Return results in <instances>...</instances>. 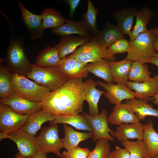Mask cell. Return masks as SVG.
I'll return each mask as SVG.
<instances>
[{"label":"cell","mask_w":158,"mask_h":158,"mask_svg":"<svg viewBox=\"0 0 158 158\" xmlns=\"http://www.w3.org/2000/svg\"><path fill=\"white\" fill-rule=\"evenodd\" d=\"M85 87L83 79H69L45 96L41 102L42 109L55 115L79 114L85 101Z\"/></svg>","instance_id":"6da1fadb"},{"label":"cell","mask_w":158,"mask_h":158,"mask_svg":"<svg viewBox=\"0 0 158 158\" xmlns=\"http://www.w3.org/2000/svg\"><path fill=\"white\" fill-rule=\"evenodd\" d=\"M6 18L11 30V36L4 62L11 73L26 77L31 71V63L24 51L23 34L10 18L7 17Z\"/></svg>","instance_id":"7a4b0ae2"},{"label":"cell","mask_w":158,"mask_h":158,"mask_svg":"<svg viewBox=\"0 0 158 158\" xmlns=\"http://www.w3.org/2000/svg\"><path fill=\"white\" fill-rule=\"evenodd\" d=\"M31 71L26 77L37 84L54 91L69 79L63 74L57 66L42 67L31 63Z\"/></svg>","instance_id":"3957f363"},{"label":"cell","mask_w":158,"mask_h":158,"mask_svg":"<svg viewBox=\"0 0 158 158\" xmlns=\"http://www.w3.org/2000/svg\"><path fill=\"white\" fill-rule=\"evenodd\" d=\"M155 38L148 30L138 35L133 40L129 42L130 47L125 58L144 64L149 63L157 53L153 47Z\"/></svg>","instance_id":"277c9868"},{"label":"cell","mask_w":158,"mask_h":158,"mask_svg":"<svg viewBox=\"0 0 158 158\" xmlns=\"http://www.w3.org/2000/svg\"><path fill=\"white\" fill-rule=\"evenodd\" d=\"M71 55L78 61L85 63H93L103 59L116 61L108 49L101 46L95 36L79 47Z\"/></svg>","instance_id":"5b68a950"},{"label":"cell","mask_w":158,"mask_h":158,"mask_svg":"<svg viewBox=\"0 0 158 158\" xmlns=\"http://www.w3.org/2000/svg\"><path fill=\"white\" fill-rule=\"evenodd\" d=\"M11 78L14 91L30 101L41 102L50 92L26 77L11 73Z\"/></svg>","instance_id":"8992f818"},{"label":"cell","mask_w":158,"mask_h":158,"mask_svg":"<svg viewBox=\"0 0 158 158\" xmlns=\"http://www.w3.org/2000/svg\"><path fill=\"white\" fill-rule=\"evenodd\" d=\"M36 140L39 150L46 154L53 153L62 158L60 150L63 146L62 140L59 136L57 124L44 127L36 137Z\"/></svg>","instance_id":"52a82bcc"},{"label":"cell","mask_w":158,"mask_h":158,"mask_svg":"<svg viewBox=\"0 0 158 158\" xmlns=\"http://www.w3.org/2000/svg\"><path fill=\"white\" fill-rule=\"evenodd\" d=\"M30 116L15 112L9 106L0 103V130L9 134L21 129Z\"/></svg>","instance_id":"ba28073f"},{"label":"cell","mask_w":158,"mask_h":158,"mask_svg":"<svg viewBox=\"0 0 158 158\" xmlns=\"http://www.w3.org/2000/svg\"><path fill=\"white\" fill-rule=\"evenodd\" d=\"M82 115L87 120L92 129L93 142L102 138L115 141L114 137L109 133L113 131L109 126L108 112L106 109H103L100 114L96 115H90L86 112L83 113Z\"/></svg>","instance_id":"9c48e42d"},{"label":"cell","mask_w":158,"mask_h":158,"mask_svg":"<svg viewBox=\"0 0 158 158\" xmlns=\"http://www.w3.org/2000/svg\"><path fill=\"white\" fill-rule=\"evenodd\" d=\"M1 103L6 104L16 113L30 115L42 110L41 102L30 101L14 91L8 97L0 99Z\"/></svg>","instance_id":"30bf717a"},{"label":"cell","mask_w":158,"mask_h":158,"mask_svg":"<svg viewBox=\"0 0 158 158\" xmlns=\"http://www.w3.org/2000/svg\"><path fill=\"white\" fill-rule=\"evenodd\" d=\"M6 138L14 142L19 152L28 157H32L39 151L35 135L21 129L6 134Z\"/></svg>","instance_id":"8fae6325"},{"label":"cell","mask_w":158,"mask_h":158,"mask_svg":"<svg viewBox=\"0 0 158 158\" xmlns=\"http://www.w3.org/2000/svg\"><path fill=\"white\" fill-rule=\"evenodd\" d=\"M18 7L21 13V22L22 25L33 40L42 37L44 34L42 25V16L34 14L25 7L23 3L18 0Z\"/></svg>","instance_id":"7c38bea8"},{"label":"cell","mask_w":158,"mask_h":158,"mask_svg":"<svg viewBox=\"0 0 158 158\" xmlns=\"http://www.w3.org/2000/svg\"><path fill=\"white\" fill-rule=\"evenodd\" d=\"M97 83L106 91L104 96L111 104L116 105L121 103L123 100H128L135 98L134 92L126 84L108 83L99 81Z\"/></svg>","instance_id":"4fadbf2b"},{"label":"cell","mask_w":158,"mask_h":158,"mask_svg":"<svg viewBox=\"0 0 158 158\" xmlns=\"http://www.w3.org/2000/svg\"><path fill=\"white\" fill-rule=\"evenodd\" d=\"M126 85L134 91L135 97L138 99L152 101V97L158 94V75L149 77L143 82L128 81Z\"/></svg>","instance_id":"5bb4252c"},{"label":"cell","mask_w":158,"mask_h":158,"mask_svg":"<svg viewBox=\"0 0 158 158\" xmlns=\"http://www.w3.org/2000/svg\"><path fill=\"white\" fill-rule=\"evenodd\" d=\"M87 64L78 61L71 55L60 59L57 67L69 79H83L88 77Z\"/></svg>","instance_id":"9a60e30c"},{"label":"cell","mask_w":158,"mask_h":158,"mask_svg":"<svg viewBox=\"0 0 158 158\" xmlns=\"http://www.w3.org/2000/svg\"><path fill=\"white\" fill-rule=\"evenodd\" d=\"M107 120L110 124L118 126L123 123H138L140 121L130 106L126 103L115 105Z\"/></svg>","instance_id":"2e32d148"},{"label":"cell","mask_w":158,"mask_h":158,"mask_svg":"<svg viewBox=\"0 0 158 158\" xmlns=\"http://www.w3.org/2000/svg\"><path fill=\"white\" fill-rule=\"evenodd\" d=\"M91 37L73 35L60 37L59 43L55 46L61 59L74 52L78 48L89 41Z\"/></svg>","instance_id":"e0dca14e"},{"label":"cell","mask_w":158,"mask_h":158,"mask_svg":"<svg viewBox=\"0 0 158 158\" xmlns=\"http://www.w3.org/2000/svg\"><path fill=\"white\" fill-rule=\"evenodd\" d=\"M144 130V124L140 122L123 123L119 125L111 134L121 142L130 139L143 140Z\"/></svg>","instance_id":"ac0fdd59"},{"label":"cell","mask_w":158,"mask_h":158,"mask_svg":"<svg viewBox=\"0 0 158 158\" xmlns=\"http://www.w3.org/2000/svg\"><path fill=\"white\" fill-rule=\"evenodd\" d=\"M84 82L85 100L89 105V114L92 115L99 114L98 103L105 91L97 89L96 87L98 85L97 82L91 78L86 80Z\"/></svg>","instance_id":"d6986e66"},{"label":"cell","mask_w":158,"mask_h":158,"mask_svg":"<svg viewBox=\"0 0 158 158\" xmlns=\"http://www.w3.org/2000/svg\"><path fill=\"white\" fill-rule=\"evenodd\" d=\"M94 36L98 43L106 49L117 40L124 38V35L117 25L110 23H107Z\"/></svg>","instance_id":"ffe728a7"},{"label":"cell","mask_w":158,"mask_h":158,"mask_svg":"<svg viewBox=\"0 0 158 158\" xmlns=\"http://www.w3.org/2000/svg\"><path fill=\"white\" fill-rule=\"evenodd\" d=\"M55 116L42 109L30 115L21 129L35 136L44 123L54 120Z\"/></svg>","instance_id":"44dd1931"},{"label":"cell","mask_w":158,"mask_h":158,"mask_svg":"<svg viewBox=\"0 0 158 158\" xmlns=\"http://www.w3.org/2000/svg\"><path fill=\"white\" fill-rule=\"evenodd\" d=\"M51 32L61 37L77 34L87 37H91L89 31L85 27L81 21H75L67 18L62 25L52 29Z\"/></svg>","instance_id":"7402d4cb"},{"label":"cell","mask_w":158,"mask_h":158,"mask_svg":"<svg viewBox=\"0 0 158 158\" xmlns=\"http://www.w3.org/2000/svg\"><path fill=\"white\" fill-rule=\"evenodd\" d=\"M63 126L65 136L61 140L63 147L67 150L75 148L81 141L92 138V132H81L75 130L67 124H63Z\"/></svg>","instance_id":"603a6c76"},{"label":"cell","mask_w":158,"mask_h":158,"mask_svg":"<svg viewBox=\"0 0 158 158\" xmlns=\"http://www.w3.org/2000/svg\"><path fill=\"white\" fill-rule=\"evenodd\" d=\"M138 10L133 8H124L116 11L114 14L116 25L122 32L130 36Z\"/></svg>","instance_id":"cb8c5ba5"},{"label":"cell","mask_w":158,"mask_h":158,"mask_svg":"<svg viewBox=\"0 0 158 158\" xmlns=\"http://www.w3.org/2000/svg\"><path fill=\"white\" fill-rule=\"evenodd\" d=\"M132 61L125 58L118 61H109L112 81L117 84H126Z\"/></svg>","instance_id":"d4e9b609"},{"label":"cell","mask_w":158,"mask_h":158,"mask_svg":"<svg viewBox=\"0 0 158 158\" xmlns=\"http://www.w3.org/2000/svg\"><path fill=\"white\" fill-rule=\"evenodd\" d=\"M51 125L68 124L78 129L92 132L89 123L83 115L79 114L56 115L55 119L50 121Z\"/></svg>","instance_id":"484cf974"},{"label":"cell","mask_w":158,"mask_h":158,"mask_svg":"<svg viewBox=\"0 0 158 158\" xmlns=\"http://www.w3.org/2000/svg\"><path fill=\"white\" fill-rule=\"evenodd\" d=\"M153 125L151 120L144 124L142 140L147 146L149 156L155 158L158 156V133L154 129Z\"/></svg>","instance_id":"4316f807"},{"label":"cell","mask_w":158,"mask_h":158,"mask_svg":"<svg viewBox=\"0 0 158 158\" xmlns=\"http://www.w3.org/2000/svg\"><path fill=\"white\" fill-rule=\"evenodd\" d=\"M152 16V13L146 6H143L138 10L135 16V24L129 36V42L133 40L138 35L148 30L147 26Z\"/></svg>","instance_id":"83f0119b"},{"label":"cell","mask_w":158,"mask_h":158,"mask_svg":"<svg viewBox=\"0 0 158 158\" xmlns=\"http://www.w3.org/2000/svg\"><path fill=\"white\" fill-rule=\"evenodd\" d=\"M150 102L135 98L126 100V103L130 106L140 120H144L148 116L158 118V109L154 108L152 105L149 103Z\"/></svg>","instance_id":"f1b7e54d"},{"label":"cell","mask_w":158,"mask_h":158,"mask_svg":"<svg viewBox=\"0 0 158 158\" xmlns=\"http://www.w3.org/2000/svg\"><path fill=\"white\" fill-rule=\"evenodd\" d=\"M60 60L57 49L48 46L37 55L35 64L42 67L57 66Z\"/></svg>","instance_id":"f546056e"},{"label":"cell","mask_w":158,"mask_h":158,"mask_svg":"<svg viewBox=\"0 0 158 158\" xmlns=\"http://www.w3.org/2000/svg\"><path fill=\"white\" fill-rule=\"evenodd\" d=\"M86 68L89 73L101 78L106 83H112V78L109 61L103 59L93 63H88Z\"/></svg>","instance_id":"4dcf8cb0"},{"label":"cell","mask_w":158,"mask_h":158,"mask_svg":"<svg viewBox=\"0 0 158 158\" xmlns=\"http://www.w3.org/2000/svg\"><path fill=\"white\" fill-rule=\"evenodd\" d=\"M42 25L44 30L54 28L62 25L66 21L60 12L53 8H47L41 12Z\"/></svg>","instance_id":"1f68e13d"},{"label":"cell","mask_w":158,"mask_h":158,"mask_svg":"<svg viewBox=\"0 0 158 158\" xmlns=\"http://www.w3.org/2000/svg\"><path fill=\"white\" fill-rule=\"evenodd\" d=\"M87 9L82 16L81 22L85 27L94 36L99 31L97 25L98 11L90 0H87Z\"/></svg>","instance_id":"d6a6232c"},{"label":"cell","mask_w":158,"mask_h":158,"mask_svg":"<svg viewBox=\"0 0 158 158\" xmlns=\"http://www.w3.org/2000/svg\"><path fill=\"white\" fill-rule=\"evenodd\" d=\"M3 59L0 58V98L9 96L14 90L11 78V73L3 64Z\"/></svg>","instance_id":"836d02e7"},{"label":"cell","mask_w":158,"mask_h":158,"mask_svg":"<svg viewBox=\"0 0 158 158\" xmlns=\"http://www.w3.org/2000/svg\"><path fill=\"white\" fill-rule=\"evenodd\" d=\"M151 74L148 66L145 64L138 61L132 62L129 75L130 81L142 83L150 77Z\"/></svg>","instance_id":"e575fe53"},{"label":"cell","mask_w":158,"mask_h":158,"mask_svg":"<svg viewBox=\"0 0 158 158\" xmlns=\"http://www.w3.org/2000/svg\"><path fill=\"white\" fill-rule=\"evenodd\" d=\"M121 144L129 153L130 158H145L149 156L147 146L142 140L136 141L126 140Z\"/></svg>","instance_id":"d590c367"},{"label":"cell","mask_w":158,"mask_h":158,"mask_svg":"<svg viewBox=\"0 0 158 158\" xmlns=\"http://www.w3.org/2000/svg\"><path fill=\"white\" fill-rule=\"evenodd\" d=\"M109 141L104 138L97 140L95 148L91 151L88 158H108L111 152Z\"/></svg>","instance_id":"8d00e7d4"},{"label":"cell","mask_w":158,"mask_h":158,"mask_svg":"<svg viewBox=\"0 0 158 158\" xmlns=\"http://www.w3.org/2000/svg\"><path fill=\"white\" fill-rule=\"evenodd\" d=\"M130 47L129 41L125 38L118 40L111 45L108 48L109 53L112 56L117 54L127 52Z\"/></svg>","instance_id":"74e56055"},{"label":"cell","mask_w":158,"mask_h":158,"mask_svg":"<svg viewBox=\"0 0 158 158\" xmlns=\"http://www.w3.org/2000/svg\"><path fill=\"white\" fill-rule=\"evenodd\" d=\"M91 151L87 148L79 146L73 149L63 151V157L66 158H88Z\"/></svg>","instance_id":"f35d334b"},{"label":"cell","mask_w":158,"mask_h":158,"mask_svg":"<svg viewBox=\"0 0 158 158\" xmlns=\"http://www.w3.org/2000/svg\"><path fill=\"white\" fill-rule=\"evenodd\" d=\"M111 153L113 158H130L129 153L126 149L118 146L116 147Z\"/></svg>","instance_id":"ab89813d"},{"label":"cell","mask_w":158,"mask_h":158,"mask_svg":"<svg viewBox=\"0 0 158 158\" xmlns=\"http://www.w3.org/2000/svg\"><path fill=\"white\" fill-rule=\"evenodd\" d=\"M64 1L68 4L70 7L68 16L73 18L75 12L81 1L80 0H66Z\"/></svg>","instance_id":"60d3db41"},{"label":"cell","mask_w":158,"mask_h":158,"mask_svg":"<svg viewBox=\"0 0 158 158\" xmlns=\"http://www.w3.org/2000/svg\"><path fill=\"white\" fill-rule=\"evenodd\" d=\"M149 63H152L158 67V53H156L150 59Z\"/></svg>","instance_id":"b9f144b4"},{"label":"cell","mask_w":158,"mask_h":158,"mask_svg":"<svg viewBox=\"0 0 158 158\" xmlns=\"http://www.w3.org/2000/svg\"><path fill=\"white\" fill-rule=\"evenodd\" d=\"M33 158H47L46 154L39 150L33 157Z\"/></svg>","instance_id":"7bdbcfd3"},{"label":"cell","mask_w":158,"mask_h":158,"mask_svg":"<svg viewBox=\"0 0 158 158\" xmlns=\"http://www.w3.org/2000/svg\"><path fill=\"white\" fill-rule=\"evenodd\" d=\"M150 33L155 37H158V28L148 30Z\"/></svg>","instance_id":"ee69618b"},{"label":"cell","mask_w":158,"mask_h":158,"mask_svg":"<svg viewBox=\"0 0 158 158\" xmlns=\"http://www.w3.org/2000/svg\"><path fill=\"white\" fill-rule=\"evenodd\" d=\"M153 47L154 51L158 53V37H155L154 43Z\"/></svg>","instance_id":"f6af8a7d"},{"label":"cell","mask_w":158,"mask_h":158,"mask_svg":"<svg viewBox=\"0 0 158 158\" xmlns=\"http://www.w3.org/2000/svg\"><path fill=\"white\" fill-rule=\"evenodd\" d=\"M152 100L151 103H153L155 105L158 106V94L155 97L152 98Z\"/></svg>","instance_id":"bcb514c9"},{"label":"cell","mask_w":158,"mask_h":158,"mask_svg":"<svg viewBox=\"0 0 158 158\" xmlns=\"http://www.w3.org/2000/svg\"><path fill=\"white\" fill-rule=\"evenodd\" d=\"M15 158H33V157H26L22 155L19 152H18L16 155Z\"/></svg>","instance_id":"7dc6e473"},{"label":"cell","mask_w":158,"mask_h":158,"mask_svg":"<svg viewBox=\"0 0 158 158\" xmlns=\"http://www.w3.org/2000/svg\"><path fill=\"white\" fill-rule=\"evenodd\" d=\"M108 158H113L112 154L111 153V154H110V155L109 156Z\"/></svg>","instance_id":"c3c4849f"},{"label":"cell","mask_w":158,"mask_h":158,"mask_svg":"<svg viewBox=\"0 0 158 158\" xmlns=\"http://www.w3.org/2000/svg\"><path fill=\"white\" fill-rule=\"evenodd\" d=\"M145 158H152V157H150V156H147Z\"/></svg>","instance_id":"681fc988"},{"label":"cell","mask_w":158,"mask_h":158,"mask_svg":"<svg viewBox=\"0 0 158 158\" xmlns=\"http://www.w3.org/2000/svg\"><path fill=\"white\" fill-rule=\"evenodd\" d=\"M155 158H158V156H157Z\"/></svg>","instance_id":"f907efd6"},{"label":"cell","mask_w":158,"mask_h":158,"mask_svg":"<svg viewBox=\"0 0 158 158\" xmlns=\"http://www.w3.org/2000/svg\"><path fill=\"white\" fill-rule=\"evenodd\" d=\"M62 158H66L65 157H63Z\"/></svg>","instance_id":"816d5d0a"}]
</instances>
